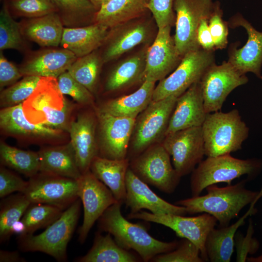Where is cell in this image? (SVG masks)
I'll return each instance as SVG.
<instances>
[{
    "instance_id": "13",
    "label": "cell",
    "mask_w": 262,
    "mask_h": 262,
    "mask_svg": "<svg viewBox=\"0 0 262 262\" xmlns=\"http://www.w3.org/2000/svg\"><path fill=\"white\" fill-rule=\"evenodd\" d=\"M78 180L39 172L30 178L23 193L31 203H42L65 211L79 197Z\"/></svg>"
},
{
    "instance_id": "47",
    "label": "cell",
    "mask_w": 262,
    "mask_h": 262,
    "mask_svg": "<svg viewBox=\"0 0 262 262\" xmlns=\"http://www.w3.org/2000/svg\"><path fill=\"white\" fill-rule=\"evenodd\" d=\"M28 181L3 166L0 168V197L3 198L13 193H23Z\"/></svg>"
},
{
    "instance_id": "38",
    "label": "cell",
    "mask_w": 262,
    "mask_h": 262,
    "mask_svg": "<svg viewBox=\"0 0 262 262\" xmlns=\"http://www.w3.org/2000/svg\"><path fill=\"white\" fill-rule=\"evenodd\" d=\"M20 30L19 22L12 17L7 1H5L0 12V49H14L27 52L29 51Z\"/></svg>"
},
{
    "instance_id": "14",
    "label": "cell",
    "mask_w": 262,
    "mask_h": 262,
    "mask_svg": "<svg viewBox=\"0 0 262 262\" xmlns=\"http://www.w3.org/2000/svg\"><path fill=\"white\" fill-rule=\"evenodd\" d=\"M248 82L246 75L240 73L228 61L211 66L200 80L206 112L220 110L228 95Z\"/></svg>"
},
{
    "instance_id": "25",
    "label": "cell",
    "mask_w": 262,
    "mask_h": 262,
    "mask_svg": "<svg viewBox=\"0 0 262 262\" xmlns=\"http://www.w3.org/2000/svg\"><path fill=\"white\" fill-rule=\"evenodd\" d=\"M150 45H143L138 51L114 66L106 80L107 92L120 91L144 81L147 53Z\"/></svg>"
},
{
    "instance_id": "44",
    "label": "cell",
    "mask_w": 262,
    "mask_h": 262,
    "mask_svg": "<svg viewBox=\"0 0 262 262\" xmlns=\"http://www.w3.org/2000/svg\"><path fill=\"white\" fill-rule=\"evenodd\" d=\"M223 12L218 0L214 1V10L209 21V27L216 49H225L228 43V24L223 19Z\"/></svg>"
},
{
    "instance_id": "11",
    "label": "cell",
    "mask_w": 262,
    "mask_h": 262,
    "mask_svg": "<svg viewBox=\"0 0 262 262\" xmlns=\"http://www.w3.org/2000/svg\"><path fill=\"white\" fill-rule=\"evenodd\" d=\"M128 218L156 223L170 228L178 236L187 239L196 245L204 262L209 261L205 244L209 233L217 222L213 215L204 213L196 216L186 217L174 214H155L141 211L129 213Z\"/></svg>"
},
{
    "instance_id": "5",
    "label": "cell",
    "mask_w": 262,
    "mask_h": 262,
    "mask_svg": "<svg viewBox=\"0 0 262 262\" xmlns=\"http://www.w3.org/2000/svg\"><path fill=\"white\" fill-rule=\"evenodd\" d=\"M201 128L207 157L230 154L241 149L249 132L237 109L208 113Z\"/></svg>"
},
{
    "instance_id": "36",
    "label": "cell",
    "mask_w": 262,
    "mask_h": 262,
    "mask_svg": "<svg viewBox=\"0 0 262 262\" xmlns=\"http://www.w3.org/2000/svg\"><path fill=\"white\" fill-rule=\"evenodd\" d=\"M31 203L21 193L2 198L0 209V243L8 241L13 234L14 225L21 220Z\"/></svg>"
},
{
    "instance_id": "23",
    "label": "cell",
    "mask_w": 262,
    "mask_h": 262,
    "mask_svg": "<svg viewBox=\"0 0 262 262\" xmlns=\"http://www.w3.org/2000/svg\"><path fill=\"white\" fill-rule=\"evenodd\" d=\"M207 114L199 81L177 98L165 136L180 130L202 126Z\"/></svg>"
},
{
    "instance_id": "31",
    "label": "cell",
    "mask_w": 262,
    "mask_h": 262,
    "mask_svg": "<svg viewBox=\"0 0 262 262\" xmlns=\"http://www.w3.org/2000/svg\"><path fill=\"white\" fill-rule=\"evenodd\" d=\"M39 172L78 180L82 174L70 144L43 148L38 152Z\"/></svg>"
},
{
    "instance_id": "26",
    "label": "cell",
    "mask_w": 262,
    "mask_h": 262,
    "mask_svg": "<svg viewBox=\"0 0 262 262\" xmlns=\"http://www.w3.org/2000/svg\"><path fill=\"white\" fill-rule=\"evenodd\" d=\"M109 30L108 27L97 23L81 27H64L60 45L77 58L82 57L103 45Z\"/></svg>"
},
{
    "instance_id": "7",
    "label": "cell",
    "mask_w": 262,
    "mask_h": 262,
    "mask_svg": "<svg viewBox=\"0 0 262 262\" xmlns=\"http://www.w3.org/2000/svg\"><path fill=\"white\" fill-rule=\"evenodd\" d=\"M129 168L143 181L168 194L175 191L181 178L162 143L151 146L132 158Z\"/></svg>"
},
{
    "instance_id": "3",
    "label": "cell",
    "mask_w": 262,
    "mask_h": 262,
    "mask_svg": "<svg viewBox=\"0 0 262 262\" xmlns=\"http://www.w3.org/2000/svg\"><path fill=\"white\" fill-rule=\"evenodd\" d=\"M22 105L31 123L68 131L73 107L60 91L57 78L42 77Z\"/></svg>"
},
{
    "instance_id": "17",
    "label": "cell",
    "mask_w": 262,
    "mask_h": 262,
    "mask_svg": "<svg viewBox=\"0 0 262 262\" xmlns=\"http://www.w3.org/2000/svg\"><path fill=\"white\" fill-rule=\"evenodd\" d=\"M229 27L244 28L248 37L246 44L240 49L237 45L231 44L228 50V60L243 74L253 73L257 78H262V32L256 30L251 23L240 13L230 18Z\"/></svg>"
},
{
    "instance_id": "29",
    "label": "cell",
    "mask_w": 262,
    "mask_h": 262,
    "mask_svg": "<svg viewBox=\"0 0 262 262\" xmlns=\"http://www.w3.org/2000/svg\"><path fill=\"white\" fill-rule=\"evenodd\" d=\"M129 165L127 158L115 160L97 156L91 163L90 171L110 190L117 201L124 203Z\"/></svg>"
},
{
    "instance_id": "9",
    "label": "cell",
    "mask_w": 262,
    "mask_h": 262,
    "mask_svg": "<svg viewBox=\"0 0 262 262\" xmlns=\"http://www.w3.org/2000/svg\"><path fill=\"white\" fill-rule=\"evenodd\" d=\"M214 64V51L200 49L186 53L177 68L155 86L152 101L170 96L179 97L199 82L208 68Z\"/></svg>"
},
{
    "instance_id": "16",
    "label": "cell",
    "mask_w": 262,
    "mask_h": 262,
    "mask_svg": "<svg viewBox=\"0 0 262 262\" xmlns=\"http://www.w3.org/2000/svg\"><path fill=\"white\" fill-rule=\"evenodd\" d=\"M79 197L83 207L82 224L79 230V241H85L97 220L110 206L117 202L110 190L89 170L77 180Z\"/></svg>"
},
{
    "instance_id": "15",
    "label": "cell",
    "mask_w": 262,
    "mask_h": 262,
    "mask_svg": "<svg viewBox=\"0 0 262 262\" xmlns=\"http://www.w3.org/2000/svg\"><path fill=\"white\" fill-rule=\"evenodd\" d=\"M162 144L181 177L191 173L205 155L201 126L170 133L165 136Z\"/></svg>"
},
{
    "instance_id": "41",
    "label": "cell",
    "mask_w": 262,
    "mask_h": 262,
    "mask_svg": "<svg viewBox=\"0 0 262 262\" xmlns=\"http://www.w3.org/2000/svg\"><path fill=\"white\" fill-rule=\"evenodd\" d=\"M11 13L26 18H34L57 12L51 0H9Z\"/></svg>"
},
{
    "instance_id": "27",
    "label": "cell",
    "mask_w": 262,
    "mask_h": 262,
    "mask_svg": "<svg viewBox=\"0 0 262 262\" xmlns=\"http://www.w3.org/2000/svg\"><path fill=\"white\" fill-rule=\"evenodd\" d=\"M19 23L26 40L35 42L42 48L57 47L60 45L64 26L56 12L26 18Z\"/></svg>"
},
{
    "instance_id": "21",
    "label": "cell",
    "mask_w": 262,
    "mask_h": 262,
    "mask_svg": "<svg viewBox=\"0 0 262 262\" xmlns=\"http://www.w3.org/2000/svg\"><path fill=\"white\" fill-rule=\"evenodd\" d=\"M126 195L124 203L135 213L146 209L155 214H174L185 215L187 213L183 206L172 204L153 192L147 184L141 180L129 168L126 178Z\"/></svg>"
},
{
    "instance_id": "32",
    "label": "cell",
    "mask_w": 262,
    "mask_h": 262,
    "mask_svg": "<svg viewBox=\"0 0 262 262\" xmlns=\"http://www.w3.org/2000/svg\"><path fill=\"white\" fill-rule=\"evenodd\" d=\"M149 0H111L97 12L95 23L110 28L149 12Z\"/></svg>"
},
{
    "instance_id": "40",
    "label": "cell",
    "mask_w": 262,
    "mask_h": 262,
    "mask_svg": "<svg viewBox=\"0 0 262 262\" xmlns=\"http://www.w3.org/2000/svg\"><path fill=\"white\" fill-rule=\"evenodd\" d=\"M41 78L24 76L20 81L1 91L0 107L4 108L23 103L32 94Z\"/></svg>"
},
{
    "instance_id": "8",
    "label": "cell",
    "mask_w": 262,
    "mask_h": 262,
    "mask_svg": "<svg viewBox=\"0 0 262 262\" xmlns=\"http://www.w3.org/2000/svg\"><path fill=\"white\" fill-rule=\"evenodd\" d=\"M178 98L152 101L136 118L131 138L132 158L164 139Z\"/></svg>"
},
{
    "instance_id": "1",
    "label": "cell",
    "mask_w": 262,
    "mask_h": 262,
    "mask_svg": "<svg viewBox=\"0 0 262 262\" xmlns=\"http://www.w3.org/2000/svg\"><path fill=\"white\" fill-rule=\"evenodd\" d=\"M247 181L246 179L221 187L213 184L206 188V195L180 200L175 204L185 207L189 214H210L216 218L220 227H226L244 207L262 197V188L260 191L247 189Z\"/></svg>"
},
{
    "instance_id": "19",
    "label": "cell",
    "mask_w": 262,
    "mask_h": 262,
    "mask_svg": "<svg viewBox=\"0 0 262 262\" xmlns=\"http://www.w3.org/2000/svg\"><path fill=\"white\" fill-rule=\"evenodd\" d=\"M171 27L167 26L158 29L154 41L149 46L144 80L159 82L172 73L180 63L182 57L171 34Z\"/></svg>"
},
{
    "instance_id": "46",
    "label": "cell",
    "mask_w": 262,
    "mask_h": 262,
    "mask_svg": "<svg viewBox=\"0 0 262 262\" xmlns=\"http://www.w3.org/2000/svg\"><path fill=\"white\" fill-rule=\"evenodd\" d=\"M174 2V0H149L147 8L158 29L175 25Z\"/></svg>"
},
{
    "instance_id": "45",
    "label": "cell",
    "mask_w": 262,
    "mask_h": 262,
    "mask_svg": "<svg viewBox=\"0 0 262 262\" xmlns=\"http://www.w3.org/2000/svg\"><path fill=\"white\" fill-rule=\"evenodd\" d=\"M254 232L253 222L250 218L246 234L244 235L240 232H236L234 237L236 262H246L248 255L254 254L259 250L260 246V242L253 236Z\"/></svg>"
},
{
    "instance_id": "18",
    "label": "cell",
    "mask_w": 262,
    "mask_h": 262,
    "mask_svg": "<svg viewBox=\"0 0 262 262\" xmlns=\"http://www.w3.org/2000/svg\"><path fill=\"white\" fill-rule=\"evenodd\" d=\"M100 152L102 157L127 158L136 118L115 116L97 111Z\"/></svg>"
},
{
    "instance_id": "53",
    "label": "cell",
    "mask_w": 262,
    "mask_h": 262,
    "mask_svg": "<svg viewBox=\"0 0 262 262\" xmlns=\"http://www.w3.org/2000/svg\"><path fill=\"white\" fill-rule=\"evenodd\" d=\"M261 80L262 81V78Z\"/></svg>"
},
{
    "instance_id": "4",
    "label": "cell",
    "mask_w": 262,
    "mask_h": 262,
    "mask_svg": "<svg viewBox=\"0 0 262 262\" xmlns=\"http://www.w3.org/2000/svg\"><path fill=\"white\" fill-rule=\"evenodd\" d=\"M262 171V160L253 158L240 159L230 154L207 157L191 173L190 189L192 196H198L208 186L221 182L231 184L234 180L246 175L249 181Z\"/></svg>"
},
{
    "instance_id": "51",
    "label": "cell",
    "mask_w": 262,
    "mask_h": 262,
    "mask_svg": "<svg viewBox=\"0 0 262 262\" xmlns=\"http://www.w3.org/2000/svg\"><path fill=\"white\" fill-rule=\"evenodd\" d=\"M98 11L103 5L111 0H90Z\"/></svg>"
},
{
    "instance_id": "10",
    "label": "cell",
    "mask_w": 262,
    "mask_h": 262,
    "mask_svg": "<svg viewBox=\"0 0 262 262\" xmlns=\"http://www.w3.org/2000/svg\"><path fill=\"white\" fill-rule=\"evenodd\" d=\"M154 22L153 18H147L146 14L109 28L100 52L104 63L118 59L140 45H151L158 31Z\"/></svg>"
},
{
    "instance_id": "52",
    "label": "cell",
    "mask_w": 262,
    "mask_h": 262,
    "mask_svg": "<svg viewBox=\"0 0 262 262\" xmlns=\"http://www.w3.org/2000/svg\"><path fill=\"white\" fill-rule=\"evenodd\" d=\"M246 262H262V253L260 255L254 257H248Z\"/></svg>"
},
{
    "instance_id": "20",
    "label": "cell",
    "mask_w": 262,
    "mask_h": 262,
    "mask_svg": "<svg viewBox=\"0 0 262 262\" xmlns=\"http://www.w3.org/2000/svg\"><path fill=\"white\" fill-rule=\"evenodd\" d=\"M57 47H45L26 52L19 67L23 76L57 78L67 71L77 57L70 51Z\"/></svg>"
},
{
    "instance_id": "35",
    "label": "cell",
    "mask_w": 262,
    "mask_h": 262,
    "mask_svg": "<svg viewBox=\"0 0 262 262\" xmlns=\"http://www.w3.org/2000/svg\"><path fill=\"white\" fill-rule=\"evenodd\" d=\"M103 64L100 52L96 50L77 58L67 71L74 79L94 94L97 90Z\"/></svg>"
},
{
    "instance_id": "48",
    "label": "cell",
    "mask_w": 262,
    "mask_h": 262,
    "mask_svg": "<svg viewBox=\"0 0 262 262\" xmlns=\"http://www.w3.org/2000/svg\"><path fill=\"white\" fill-rule=\"evenodd\" d=\"M23 77L19 67L9 61L0 53V90L6 86H10Z\"/></svg>"
},
{
    "instance_id": "34",
    "label": "cell",
    "mask_w": 262,
    "mask_h": 262,
    "mask_svg": "<svg viewBox=\"0 0 262 262\" xmlns=\"http://www.w3.org/2000/svg\"><path fill=\"white\" fill-rule=\"evenodd\" d=\"M51 1L65 27H81L95 23L98 10L90 0Z\"/></svg>"
},
{
    "instance_id": "30",
    "label": "cell",
    "mask_w": 262,
    "mask_h": 262,
    "mask_svg": "<svg viewBox=\"0 0 262 262\" xmlns=\"http://www.w3.org/2000/svg\"><path fill=\"white\" fill-rule=\"evenodd\" d=\"M155 83L145 80L134 92L108 100L98 110L115 116L136 118L152 101Z\"/></svg>"
},
{
    "instance_id": "50",
    "label": "cell",
    "mask_w": 262,
    "mask_h": 262,
    "mask_svg": "<svg viewBox=\"0 0 262 262\" xmlns=\"http://www.w3.org/2000/svg\"><path fill=\"white\" fill-rule=\"evenodd\" d=\"M25 261V260L22 258L17 251L0 250V262H21Z\"/></svg>"
},
{
    "instance_id": "33",
    "label": "cell",
    "mask_w": 262,
    "mask_h": 262,
    "mask_svg": "<svg viewBox=\"0 0 262 262\" xmlns=\"http://www.w3.org/2000/svg\"><path fill=\"white\" fill-rule=\"evenodd\" d=\"M138 258L129 250L119 246L108 233L97 232L91 249L84 256L77 259L79 262H136Z\"/></svg>"
},
{
    "instance_id": "42",
    "label": "cell",
    "mask_w": 262,
    "mask_h": 262,
    "mask_svg": "<svg viewBox=\"0 0 262 262\" xmlns=\"http://www.w3.org/2000/svg\"><path fill=\"white\" fill-rule=\"evenodd\" d=\"M152 262H204L199 248L191 241L183 238L174 250L157 255Z\"/></svg>"
},
{
    "instance_id": "39",
    "label": "cell",
    "mask_w": 262,
    "mask_h": 262,
    "mask_svg": "<svg viewBox=\"0 0 262 262\" xmlns=\"http://www.w3.org/2000/svg\"><path fill=\"white\" fill-rule=\"evenodd\" d=\"M64 211L52 205L31 203L21 219L25 226L23 235L32 234L40 229L47 228L57 220Z\"/></svg>"
},
{
    "instance_id": "28",
    "label": "cell",
    "mask_w": 262,
    "mask_h": 262,
    "mask_svg": "<svg viewBox=\"0 0 262 262\" xmlns=\"http://www.w3.org/2000/svg\"><path fill=\"white\" fill-rule=\"evenodd\" d=\"M259 199L250 204L248 210L236 222L219 229H213L209 233L205 244L208 261L211 262H229L234 252V237L239 227L245 223L246 219L254 214V206Z\"/></svg>"
},
{
    "instance_id": "22",
    "label": "cell",
    "mask_w": 262,
    "mask_h": 262,
    "mask_svg": "<svg viewBox=\"0 0 262 262\" xmlns=\"http://www.w3.org/2000/svg\"><path fill=\"white\" fill-rule=\"evenodd\" d=\"M96 121L91 113H83L71 122L68 132L77 164L82 174L90 170L94 159L98 155L96 138Z\"/></svg>"
},
{
    "instance_id": "6",
    "label": "cell",
    "mask_w": 262,
    "mask_h": 262,
    "mask_svg": "<svg viewBox=\"0 0 262 262\" xmlns=\"http://www.w3.org/2000/svg\"><path fill=\"white\" fill-rule=\"evenodd\" d=\"M81 203L79 198L41 233L19 236V249L24 252H43L58 261H66L67 245L78 222Z\"/></svg>"
},
{
    "instance_id": "24",
    "label": "cell",
    "mask_w": 262,
    "mask_h": 262,
    "mask_svg": "<svg viewBox=\"0 0 262 262\" xmlns=\"http://www.w3.org/2000/svg\"><path fill=\"white\" fill-rule=\"evenodd\" d=\"M0 127L6 133L29 139H56L62 135V131L30 122L25 115L22 103L1 109Z\"/></svg>"
},
{
    "instance_id": "12",
    "label": "cell",
    "mask_w": 262,
    "mask_h": 262,
    "mask_svg": "<svg viewBox=\"0 0 262 262\" xmlns=\"http://www.w3.org/2000/svg\"><path fill=\"white\" fill-rule=\"evenodd\" d=\"M214 8L212 0H174L176 15L175 43L183 57L200 48L196 38L198 26L203 19H209Z\"/></svg>"
},
{
    "instance_id": "49",
    "label": "cell",
    "mask_w": 262,
    "mask_h": 262,
    "mask_svg": "<svg viewBox=\"0 0 262 262\" xmlns=\"http://www.w3.org/2000/svg\"><path fill=\"white\" fill-rule=\"evenodd\" d=\"M208 21V19H203L201 21L197 31V41L201 49L214 51L215 47L210 31Z\"/></svg>"
},
{
    "instance_id": "43",
    "label": "cell",
    "mask_w": 262,
    "mask_h": 262,
    "mask_svg": "<svg viewBox=\"0 0 262 262\" xmlns=\"http://www.w3.org/2000/svg\"><path fill=\"white\" fill-rule=\"evenodd\" d=\"M59 88L63 95H67L77 102L91 105L94 101L93 94L66 71L57 78Z\"/></svg>"
},
{
    "instance_id": "37",
    "label": "cell",
    "mask_w": 262,
    "mask_h": 262,
    "mask_svg": "<svg viewBox=\"0 0 262 262\" xmlns=\"http://www.w3.org/2000/svg\"><path fill=\"white\" fill-rule=\"evenodd\" d=\"M0 158L2 165L29 178L39 172L40 162L38 152L22 150L1 142Z\"/></svg>"
},
{
    "instance_id": "2",
    "label": "cell",
    "mask_w": 262,
    "mask_h": 262,
    "mask_svg": "<svg viewBox=\"0 0 262 262\" xmlns=\"http://www.w3.org/2000/svg\"><path fill=\"white\" fill-rule=\"evenodd\" d=\"M122 204L116 202L108 208L98 220L100 230L111 234L119 246L128 250L135 251L145 262L177 247L179 242H165L157 240L142 225L126 219L121 212Z\"/></svg>"
}]
</instances>
